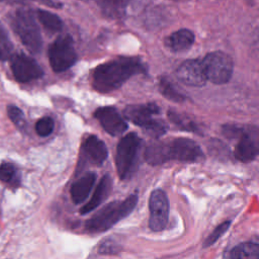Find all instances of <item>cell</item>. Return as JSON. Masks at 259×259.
Returning <instances> with one entry per match:
<instances>
[{
	"label": "cell",
	"mask_w": 259,
	"mask_h": 259,
	"mask_svg": "<svg viewBox=\"0 0 259 259\" xmlns=\"http://www.w3.org/2000/svg\"><path fill=\"white\" fill-rule=\"evenodd\" d=\"M224 259H259V246L257 243L247 242L226 250Z\"/></svg>",
	"instance_id": "ac0fdd59"
},
{
	"label": "cell",
	"mask_w": 259,
	"mask_h": 259,
	"mask_svg": "<svg viewBox=\"0 0 259 259\" xmlns=\"http://www.w3.org/2000/svg\"><path fill=\"white\" fill-rule=\"evenodd\" d=\"M194 40L196 36L194 32L190 30L182 28L169 34L164 40V44L168 50L176 53H180L190 49Z\"/></svg>",
	"instance_id": "9a60e30c"
},
{
	"label": "cell",
	"mask_w": 259,
	"mask_h": 259,
	"mask_svg": "<svg viewBox=\"0 0 259 259\" xmlns=\"http://www.w3.org/2000/svg\"><path fill=\"white\" fill-rule=\"evenodd\" d=\"M12 71L18 82L28 83L40 78L44 74L40 66L30 57L20 54L12 60Z\"/></svg>",
	"instance_id": "8fae6325"
},
{
	"label": "cell",
	"mask_w": 259,
	"mask_h": 259,
	"mask_svg": "<svg viewBox=\"0 0 259 259\" xmlns=\"http://www.w3.org/2000/svg\"><path fill=\"white\" fill-rule=\"evenodd\" d=\"M172 2H188V0H172Z\"/></svg>",
	"instance_id": "f546056e"
},
{
	"label": "cell",
	"mask_w": 259,
	"mask_h": 259,
	"mask_svg": "<svg viewBox=\"0 0 259 259\" xmlns=\"http://www.w3.org/2000/svg\"><path fill=\"white\" fill-rule=\"evenodd\" d=\"M0 180L14 186L20 184V176L16 166L8 162H4L0 165Z\"/></svg>",
	"instance_id": "603a6c76"
},
{
	"label": "cell",
	"mask_w": 259,
	"mask_h": 259,
	"mask_svg": "<svg viewBox=\"0 0 259 259\" xmlns=\"http://www.w3.org/2000/svg\"><path fill=\"white\" fill-rule=\"evenodd\" d=\"M159 90L161 94L167 100L174 102H182L186 100V96L176 88L174 84L166 78H161L159 82Z\"/></svg>",
	"instance_id": "44dd1931"
},
{
	"label": "cell",
	"mask_w": 259,
	"mask_h": 259,
	"mask_svg": "<svg viewBox=\"0 0 259 259\" xmlns=\"http://www.w3.org/2000/svg\"><path fill=\"white\" fill-rule=\"evenodd\" d=\"M159 114L160 108L153 102L130 106L124 110V116L128 120L141 126L154 138L161 137L167 131L165 122L157 118Z\"/></svg>",
	"instance_id": "277c9868"
},
{
	"label": "cell",
	"mask_w": 259,
	"mask_h": 259,
	"mask_svg": "<svg viewBox=\"0 0 259 259\" xmlns=\"http://www.w3.org/2000/svg\"><path fill=\"white\" fill-rule=\"evenodd\" d=\"M54 120L50 116H44L36 122V132L40 137H48L54 131Z\"/></svg>",
	"instance_id": "d4e9b609"
},
{
	"label": "cell",
	"mask_w": 259,
	"mask_h": 259,
	"mask_svg": "<svg viewBox=\"0 0 259 259\" xmlns=\"http://www.w3.org/2000/svg\"><path fill=\"white\" fill-rule=\"evenodd\" d=\"M224 135L228 138L238 139L234 156L241 162H250L258 155V128L256 126H241L226 124Z\"/></svg>",
	"instance_id": "5b68a950"
},
{
	"label": "cell",
	"mask_w": 259,
	"mask_h": 259,
	"mask_svg": "<svg viewBox=\"0 0 259 259\" xmlns=\"http://www.w3.org/2000/svg\"><path fill=\"white\" fill-rule=\"evenodd\" d=\"M133 0H98V4L106 16L120 18L124 16L130 4Z\"/></svg>",
	"instance_id": "ffe728a7"
},
{
	"label": "cell",
	"mask_w": 259,
	"mask_h": 259,
	"mask_svg": "<svg viewBox=\"0 0 259 259\" xmlns=\"http://www.w3.org/2000/svg\"><path fill=\"white\" fill-rule=\"evenodd\" d=\"M34 2H38L42 4L48 6L53 8H62V4L59 2V0H34Z\"/></svg>",
	"instance_id": "83f0119b"
},
{
	"label": "cell",
	"mask_w": 259,
	"mask_h": 259,
	"mask_svg": "<svg viewBox=\"0 0 259 259\" xmlns=\"http://www.w3.org/2000/svg\"><path fill=\"white\" fill-rule=\"evenodd\" d=\"M150 219L149 226L154 232L163 231L168 224L169 202L165 192L156 190L152 192L149 200Z\"/></svg>",
	"instance_id": "30bf717a"
},
{
	"label": "cell",
	"mask_w": 259,
	"mask_h": 259,
	"mask_svg": "<svg viewBox=\"0 0 259 259\" xmlns=\"http://www.w3.org/2000/svg\"><path fill=\"white\" fill-rule=\"evenodd\" d=\"M141 139L135 133L128 134L122 137L116 148V165L118 174L124 180L135 174L141 149Z\"/></svg>",
	"instance_id": "8992f818"
},
{
	"label": "cell",
	"mask_w": 259,
	"mask_h": 259,
	"mask_svg": "<svg viewBox=\"0 0 259 259\" xmlns=\"http://www.w3.org/2000/svg\"><path fill=\"white\" fill-rule=\"evenodd\" d=\"M14 52V44L8 32L0 26V60H8Z\"/></svg>",
	"instance_id": "cb8c5ba5"
},
{
	"label": "cell",
	"mask_w": 259,
	"mask_h": 259,
	"mask_svg": "<svg viewBox=\"0 0 259 259\" xmlns=\"http://www.w3.org/2000/svg\"><path fill=\"white\" fill-rule=\"evenodd\" d=\"M2 2H6L8 4H24L26 0H0Z\"/></svg>",
	"instance_id": "f1b7e54d"
},
{
	"label": "cell",
	"mask_w": 259,
	"mask_h": 259,
	"mask_svg": "<svg viewBox=\"0 0 259 259\" xmlns=\"http://www.w3.org/2000/svg\"><path fill=\"white\" fill-rule=\"evenodd\" d=\"M82 152L86 160L96 166L102 165L108 156L106 144L94 135H90L85 139L82 145Z\"/></svg>",
	"instance_id": "5bb4252c"
},
{
	"label": "cell",
	"mask_w": 259,
	"mask_h": 259,
	"mask_svg": "<svg viewBox=\"0 0 259 259\" xmlns=\"http://www.w3.org/2000/svg\"><path fill=\"white\" fill-rule=\"evenodd\" d=\"M230 225H231V221H226V222L220 224L217 228H216L210 234V236L206 239L204 247H208V246L214 245L216 242H217L227 232V230L230 228Z\"/></svg>",
	"instance_id": "484cf974"
},
{
	"label": "cell",
	"mask_w": 259,
	"mask_h": 259,
	"mask_svg": "<svg viewBox=\"0 0 259 259\" xmlns=\"http://www.w3.org/2000/svg\"><path fill=\"white\" fill-rule=\"evenodd\" d=\"M112 188V178L108 174L104 176L100 180V182H98L92 198L90 200V202L88 204H85L80 208V214H86L94 210L98 206H100L110 196Z\"/></svg>",
	"instance_id": "2e32d148"
},
{
	"label": "cell",
	"mask_w": 259,
	"mask_h": 259,
	"mask_svg": "<svg viewBox=\"0 0 259 259\" xmlns=\"http://www.w3.org/2000/svg\"><path fill=\"white\" fill-rule=\"evenodd\" d=\"M48 56L50 65L55 72L60 73L68 70L77 61L72 38L69 36L57 38L51 45Z\"/></svg>",
	"instance_id": "9c48e42d"
},
{
	"label": "cell",
	"mask_w": 259,
	"mask_h": 259,
	"mask_svg": "<svg viewBox=\"0 0 259 259\" xmlns=\"http://www.w3.org/2000/svg\"><path fill=\"white\" fill-rule=\"evenodd\" d=\"M202 66L206 78L214 84H225L233 75L234 63L232 58L223 52H212L202 60Z\"/></svg>",
	"instance_id": "ba28073f"
},
{
	"label": "cell",
	"mask_w": 259,
	"mask_h": 259,
	"mask_svg": "<svg viewBox=\"0 0 259 259\" xmlns=\"http://www.w3.org/2000/svg\"><path fill=\"white\" fill-rule=\"evenodd\" d=\"M12 24L24 46L30 53L38 54L42 47V38L32 14L28 10H18Z\"/></svg>",
	"instance_id": "52a82bcc"
},
{
	"label": "cell",
	"mask_w": 259,
	"mask_h": 259,
	"mask_svg": "<svg viewBox=\"0 0 259 259\" xmlns=\"http://www.w3.org/2000/svg\"><path fill=\"white\" fill-rule=\"evenodd\" d=\"M168 118L172 124H174L178 128L182 130V131L202 133V126L188 114H180L174 110H169Z\"/></svg>",
	"instance_id": "d6986e66"
},
{
	"label": "cell",
	"mask_w": 259,
	"mask_h": 259,
	"mask_svg": "<svg viewBox=\"0 0 259 259\" xmlns=\"http://www.w3.org/2000/svg\"><path fill=\"white\" fill-rule=\"evenodd\" d=\"M178 80L188 85L200 88L206 83V78L200 60H186L176 70Z\"/></svg>",
	"instance_id": "4fadbf2b"
},
{
	"label": "cell",
	"mask_w": 259,
	"mask_h": 259,
	"mask_svg": "<svg viewBox=\"0 0 259 259\" xmlns=\"http://www.w3.org/2000/svg\"><path fill=\"white\" fill-rule=\"evenodd\" d=\"M145 160L154 166L174 160L194 163L202 161L204 153L194 140L176 138L148 145L145 150Z\"/></svg>",
	"instance_id": "7a4b0ae2"
},
{
	"label": "cell",
	"mask_w": 259,
	"mask_h": 259,
	"mask_svg": "<svg viewBox=\"0 0 259 259\" xmlns=\"http://www.w3.org/2000/svg\"><path fill=\"white\" fill-rule=\"evenodd\" d=\"M146 72V67L137 58H120L98 66L92 73L96 90L108 94L116 90L130 78Z\"/></svg>",
	"instance_id": "6da1fadb"
},
{
	"label": "cell",
	"mask_w": 259,
	"mask_h": 259,
	"mask_svg": "<svg viewBox=\"0 0 259 259\" xmlns=\"http://www.w3.org/2000/svg\"><path fill=\"white\" fill-rule=\"evenodd\" d=\"M8 114L10 118V120L20 128H24L26 126V118L22 110L16 106H10L8 108Z\"/></svg>",
	"instance_id": "4316f807"
},
{
	"label": "cell",
	"mask_w": 259,
	"mask_h": 259,
	"mask_svg": "<svg viewBox=\"0 0 259 259\" xmlns=\"http://www.w3.org/2000/svg\"><path fill=\"white\" fill-rule=\"evenodd\" d=\"M104 131L110 136L116 137L124 133L128 124L120 112L112 106H104L98 108L94 114Z\"/></svg>",
	"instance_id": "7c38bea8"
},
{
	"label": "cell",
	"mask_w": 259,
	"mask_h": 259,
	"mask_svg": "<svg viewBox=\"0 0 259 259\" xmlns=\"http://www.w3.org/2000/svg\"><path fill=\"white\" fill-rule=\"evenodd\" d=\"M138 200V194H134L124 200H114L106 204L85 222V230L92 234L110 230L135 210Z\"/></svg>",
	"instance_id": "3957f363"
},
{
	"label": "cell",
	"mask_w": 259,
	"mask_h": 259,
	"mask_svg": "<svg viewBox=\"0 0 259 259\" xmlns=\"http://www.w3.org/2000/svg\"><path fill=\"white\" fill-rule=\"evenodd\" d=\"M96 180V174L94 172H88V174L81 176L76 180L70 188L71 198L74 204H78L83 202L88 198L94 184Z\"/></svg>",
	"instance_id": "e0dca14e"
},
{
	"label": "cell",
	"mask_w": 259,
	"mask_h": 259,
	"mask_svg": "<svg viewBox=\"0 0 259 259\" xmlns=\"http://www.w3.org/2000/svg\"><path fill=\"white\" fill-rule=\"evenodd\" d=\"M36 14H38V18L40 22V24L44 26L48 30H50L52 32H57L62 30L63 22L57 14L44 10H38Z\"/></svg>",
	"instance_id": "7402d4cb"
}]
</instances>
